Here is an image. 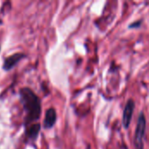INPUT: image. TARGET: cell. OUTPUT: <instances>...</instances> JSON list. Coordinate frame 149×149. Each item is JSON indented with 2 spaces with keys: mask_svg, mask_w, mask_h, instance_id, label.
Returning a JSON list of instances; mask_svg holds the SVG:
<instances>
[{
  "mask_svg": "<svg viewBox=\"0 0 149 149\" xmlns=\"http://www.w3.org/2000/svg\"><path fill=\"white\" fill-rule=\"evenodd\" d=\"M21 100L26 111V122L31 123L37 120L41 113V104L38 97L29 88H23L20 91Z\"/></svg>",
  "mask_w": 149,
  "mask_h": 149,
  "instance_id": "6da1fadb",
  "label": "cell"
},
{
  "mask_svg": "<svg viewBox=\"0 0 149 149\" xmlns=\"http://www.w3.org/2000/svg\"><path fill=\"white\" fill-rule=\"evenodd\" d=\"M146 116L143 112H141L139 114L137 126L135 129L134 135V145L136 149H144V138L146 134Z\"/></svg>",
  "mask_w": 149,
  "mask_h": 149,
  "instance_id": "7a4b0ae2",
  "label": "cell"
},
{
  "mask_svg": "<svg viewBox=\"0 0 149 149\" xmlns=\"http://www.w3.org/2000/svg\"><path fill=\"white\" fill-rule=\"evenodd\" d=\"M134 107H135V103L133 100H128V101L126 104L124 112H123V126L125 128H127L130 124H131V120L133 118V114H134Z\"/></svg>",
  "mask_w": 149,
  "mask_h": 149,
  "instance_id": "3957f363",
  "label": "cell"
},
{
  "mask_svg": "<svg viewBox=\"0 0 149 149\" xmlns=\"http://www.w3.org/2000/svg\"><path fill=\"white\" fill-rule=\"evenodd\" d=\"M56 119H57V113L56 111L53 108H50L46 111L45 113V121H44V125L45 128H51L53 127V125L56 122Z\"/></svg>",
  "mask_w": 149,
  "mask_h": 149,
  "instance_id": "277c9868",
  "label": "cell"
},
{
  "mask_svg": "<svg viewBox=\"0 0 149 149\" xmlns=\"http://www.w3.org/2000/svg\"><path fill=\"white\" fill-rule=\"evenodd\" d=\"M24 57V54L21 53H16L10 57H8L3 63V69L4 70H10L22 58Z\"/></svg>",
  "mask_w": 149,
  "mask_h": 149,
  "instance_id": "5b68a950",
  "label": "cell"
},
{
  "mask_svg": "<svg viewBox=\"0 0 149 149\" xmlns=\"http://www.w3.org/2000/svg\"><path fill=\"white\" fill-rule=\"evenodd\" d=\"M39 130H40V126L38 124L32 125V126L29 127L28 129H27V133H26L27 134V136L29 138L35 139L37 137V135L38 134Z\"/></svg>",
  "mask_w": 149,
  "mask_h": 149,
  "instance_id": "8992f818",
  "label": "cell"
},
{
  "mask_svg": "<svg viewBox=\"0 0 149 149\" xmlns=\"http://www.w3.org/2000/svg\"><path fill=\"white\" fill-rule=\"evenodd\" d=\"M141 21H139L138 23H134V24H132L131 25H130V27H134V26H138V25H140L141 24Z\"/></svg>",
  "mask_w": 149,
  "mask_h": 149,
  "instance_id": "52a82bcc",
  "label": "cell"
}]
</instances>
